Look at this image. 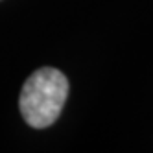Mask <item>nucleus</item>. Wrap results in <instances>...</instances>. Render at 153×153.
<instances>
[{"label": "nucleus", "mask_w": 153, "mask_h": 153, "mask_svg": "<svg viewBox=\"0 0 153 153\" xmlns=\"http://www.w3.org/2000/svg\"><path fill=\"white\" fill-rule=\"evenodd\" d=\"M68 96V79L57 68H39L26 79L19 107L26 124L35 129L52 126Z\"/></svg>", "instance_id": "nucleus-1"}]
</instances>
